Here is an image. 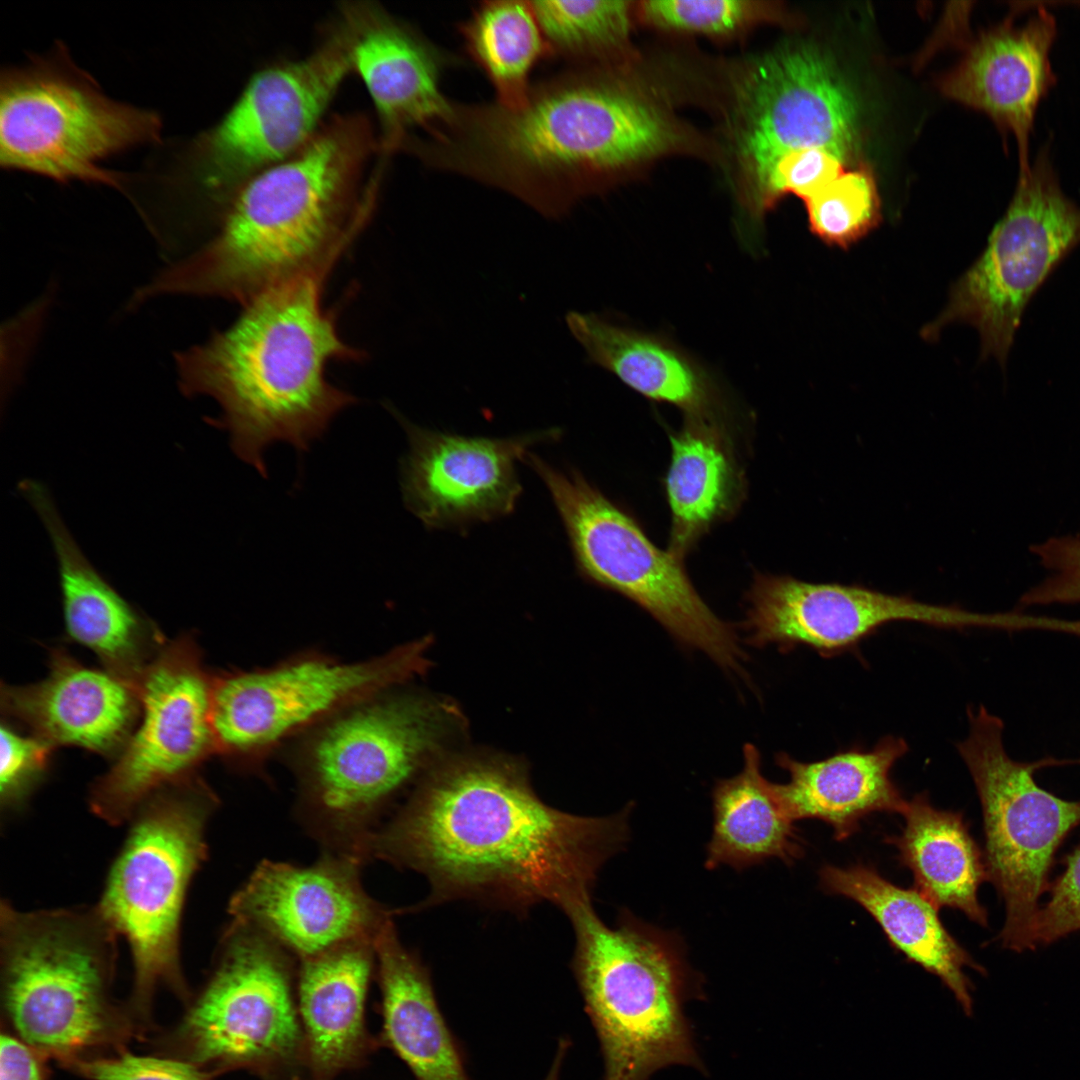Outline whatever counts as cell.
Listing matches in <instances>:
<instances>
[{"label":"cell","instance_id":"ac0fdd59","mask_svg":"<svg viewBox=\"0 0 1080 1080\" xmlns=\"http://www.w3.org/2000/svg\"><path fill=\"white\" fill-rule=\"evenodd\" d=\"M746 602V643L773 644L783 652L804 645L825 657L855 647L895 621L952 629L1013 625L1011 615L978 614L862 585L811 583L786 575L756 574Z\"/></svg>","mask_w":1080,"mask_h":1080},{"label":"cell","instance_id":"5b68a950","mask_svg":"<svg viewBox=\"0 0 1080 1080\" xmlns=\"http://www.w3.org/2000/svg\"><path fill=\"white\" fill-rule=\"evenodd\" d=\"M391 690L302 735L294 750L295 815L321 852L366 864L368 839L455 720L447 703Z\"/></svg>","mask_w":1080,"mask_h":1080},{"label":"cell","instance_id":"603a6c76","mask_svg":"<svg viewBox=\"0 0 1080 1080\" xmlns=\"http://www.w3.org/2000/svg\"><path fill=\"white\" fill-rule=\"evenodd\" d=\"M1 709L8 720L53 747L77 746L116 757L137 724L140 697L137 683L84 666L56 648L46 678L2 685Z\"/></svg>","mask_w":1080,"mask_h":1080},{"label":"cell","instance_id":"8992f818","mask_svg":"<svg viewBox=\"0 0 1080 1080\" xmlns=\"http://www.w3.org/2000/svg\"><path fill=\"white\" fill-rule=\"evenodd\" d=\"M565 914L575 935L572 970L600 1041L604 1080H646L667 1065L698 1066L683 1013L696 975L681 937L628 910L608 926L592 902Z\"/></svg>","mask_w":1080,"mask_h":1080},{"label":"cell","instance_id":"8fae6325","mask_svg":"<svg viewBox=\"0 0 1080 1080\" xmlns=\"http://www.w3.org/2000/svg\"><path fill=\"white\" fill-rule=\"evenodd\" d=\"M297 967L298 960L268 935L230 919L184 1022L192 1059L264 1080L308 1078Z\"/></svg>","mask_w":1080,"mask_h":1080},{"label":"cell","instance_id":"f546056e","mask_svg":"<svg viewBox=\"0 0 1080 1080\" xmlns=\"http://www.w3.org/2000/svg\"><path fill=\"white\" fill-rule=\"evenodd\" d=\"M665 490L671 512L669 552L683 560L716 523L729 518L744 496V477L719 418H688L670 435Z\"/></svg>","mask_w":1080,"mask_h":1080},{"label":"cell","instance_id":"52a82bcc","mask_svg":"<svg viewBox=\"0 0 1080 1080\" xmlns=\"http://www.w3.org/2000/svg\"><path fill=\"white\" fill-rule=\"evenodd\" d=\"M218 799L194 775L164 787L137 809L98 909L129 944L134 1001L148 1004L165 984L186 995L180 923L190 883L207 857L206 829Z\"/></svg>","mask_w":1080,"mask_h":1080},{"label":"cell","instance_id":"2e32d148","mask_svg":"<svg viewBox=\"0 0 1080 1080\" xmlns=\"http://www.w3.org/2000/svg\"><path fill=\"white\" fill-rule=\"evenodd\" d=\"M212 679L191 637L162 645L137 683V724L91 788L89 804L96 816L111 825L130 821L151 795L196 775L216 753Z\"/></svg>","mask_w":1080,"mask_h":1080},{"label":"cell","instance_id":"6da1fadb","mask_svg":"<svg viewBox=\"0 0 1080 1080\" xmlns=\"http://www.w3.org/2000/svg\"><path fill=\"white\" fill-rule=\"evenodd\" d=\"M629 803L602 817L544 803L518 766L464 758L434 769L370 836L366 863L421 873L430 893L396 915L472 900L519 915L543 902H592L606 862L630 838Z\"/></svg>","mask_w":1080,"mask_h":1080},{"label":"cell","instance_id":"ba28073f","mask_svg":"<svg viewBox=\"0 0 1080 1080\" xmlns=\"http://www.w3.org/2000/svg\"><path fill=\"white\" fill-rule=\"evenodd\" d=\"M117 938L97 906L22 911L1 902L3 999L27 1043L68 1055L104 1036Z\"/></svg>","mask_w":1080,"mask_h":1080},{"label":"cell","instance_id":"5bb4252c","mask_svg":"<svg viewBox=\"0 0 1080 1080\" xmlns=\"http://www.w3.org/2000/svg\"><path fill=\"white\" fill-rule=\"evenodd\" d=\"M1079 244L1080 206L1063 192L1046 143L1018 176L985 249L953 284L946 307L922 336L936 337L950 323L969 324L980 336L982 358L1004 366L1030 299Z\"/></svg>","mask_w":1080,"mask_h":1080},{"label":"cell","instance_id":"836d02e7","mask_svg":"<svg viewBox=\"0 0 1080 1080\" xmlns=\"http://www.w3.org/2000/svg\"><path fill=\"white\" fill-rule=\"evenodd\" d=\"M550 55L581 61L620 48L628 39L631 2L531 1Z\"/></svg>","mask_w":1080,"mask_h":1080},{"label":"cell","instance_id":"ffe728a7","mask_svg":"<svg viewBox=\"0 0 1080 1080\" xmlns=\"http://www.w3.org/2000/svg\"><path fill=\"white\" fill-rule=\"evenodd\" d=\"M387 408L409 440L401 462L404 503L431 529H465L510 514L522 491L517 461L530 446L561 433L550 428L507 438L463 436L419 427Z\"/></svg>","mask_w":1080,"mask_h":1080},{"label":"cell","instance_id":"8d00e7d4","mask_svg":"<svg viewBox=\"0 0 1080 1080\" xmlns=\"http://www.w3.org/2000/svg\"><path fill=\"white\" fill-rule=\"evenodd\" d=\"M0 800L2 809L21 805L46 775L53 746L33 735L18 732L3 721L0 730Z\"/></svg>","mask_w":1080,"mask_h":1080},{"label":"cell","instance_id":"d6a6232c","mask_svg":"<svg viewBox=\"0 0 1080 1080\" xmlns=\"http://www.w3.org/2000/svg\"><path fill=\"white\" fill-rule=\"evenodd\" d=\"M469 56L485 73L497 100L516 107L532 85L535 65L550 55L531 1H485L460 26Z\"/></svg>","mask_w":1080,"mask_h":1080},{"label":"cell","instance_id":"1f68e13d","mask_svg":"<svg viewBox=\"0 0 1080 1080\" xmlns=\"http://www.w3.org/2000/svg\"><path fill=\"white\" fill-rule=\"evenodd\" d=\"M743 757L740 773L714 785L705 866L712 870L726 865L741 871L770 859L793 864L804 849L795 821L780 798L777 783L764 777L758 749L745 744Z\"/></svg>","mask_w":1080,"mask_h":1080},{"label":"cell","instance_id":"d590c367","mask_svg":"<svg viewBox=\"0 0 1080 1080\" xmlns=\"http://www.w3.org/2000/svg\"><path fill=\"white\" fill-rule=\"evenodd\" d=\"M640 11L646 22L663 29L727 35L767 18L771 8L747 0H649Z\"/></svg>","mask_w":1080,"mask_h":1080},{"label":"cell","instance_id":"484cf974","mask_svg":"<svg viewBox=\"0 0 1080 1080\" xmlns=\"http://www.w3.org/2000/svg\"><path fill=\"white\" fill-rule=\"evenodd\" d=\"M907 751L904 739L886 736L872 749L853 748L816 762L778 753L776 764L789 774L787 783H777L778 793L793 821H824L842 841L871 813L901 814L907 800L892 781L891 770Z\"/></svg>","mask_w":1080,"mask_h":1080},{"label":"cell","instance_id":"83f0119b","mask_svg":"<svg viewBox=\"0 0 1080 1080\" xmlns=\"http://www.w3.org/2000/svg\"><path fill=\"white\" fill-rule=\"evenodd\" d=\"M381 991V1041L416 1080H469L457 1044L438 1007L429 969L406 947L394 921L374 941Z\"/></svg>","mask_w":1080,"mask_h":1080},{"label":"cell","instance_id":"f35d334b","mask_svg":"<svg viewBox=\"0 0 1080 1080\" xmlns=\"http://www.w3.org/2000/svg\"><path fill=\"white\" fill-rule=\"evenodd\" d=\"M1035 928L1036 945H1049L1080 931V846L1067 855L1065 869L1049 886Z\"/></svg>","mask_w":1080,"mask_h":1080},{"label":"cell","instance_id":"30bf717a","mask_svg":"<svg viewBox=\"0 0 1080 1080\" xmlns=\"http://www.w3.org/2000/svg\"><path fill=\"white\" fill-rule=\"evenodd\" d=\"M523 460L550 492L583 576L635 602L683 646L743 673L747 655L733 625L700 597L681 559L655 546L628 513L579 473L559 470L531 452Z\"/></svg>","mask_w":1080,"mask_h":1080},{"label":"cell","instance_id":"60d3db41","mask_svg":"<svg viewBox=\"0 0 1080 1080\" xmlns=\"http://www.w3.org/2000/svg\"><path fill=\"white\" fill-rule=\"evenodd\" d=\"M0 1043V1080H41L37 1060L26 1045L9 1035H2Z\"/></svg>","mask_w":1080,"mask_h":1080},{"label":"cell","instance_id":"e0dca14e","mask_svg":"<svg viewBox=\"0 0 1080 1080\" xmlns=\"http://www.w3.org/2000/svg\"><path fill=\"white\" fill-rule=\"evenodd\" d=\"M733 137L747 190L781 156L856 151L857 108L832 62L807 45L785 46L749 64L734 86Z\"/></svg>","mask_w":1080,"mask_h":1080},{"label":"cell","instance_id":"cb8c5ba5","mask_svg":"<svg viewBox=\"0 0 1080 1080\" xmlns=\"http://www.w3.org/2000/svg\"><path fill=\"white\" fill-rule=\"evenodd\" d=\"M19 491L39 515L57 559L68 636L92 650L105 669L137 683L164 642L84 556L39 482L23 480Z\"/></svg>","mask_w":1080,"mask_h":1080},{"label":"cell","instance_id":"e575fe53","mask_svg":"<svg viewBox=\"0 0 1080 1080\" xmlns=\"http://www.w3.org/2000/svg\"><path fill=\"white\" fill-rule=\"evenodd\" d=\"M804 202L811 232L841 249L864 238L880 220L876 186L864 169L845 170Z\"/></svg>","mask_w":1080,"mask_h":1080},{"label":"cell","instance_id":"44dd1931","mask_svg":"<svg viewBox=\"0 0 1080 1080\" xmlns=\"http://www.w3.org/2000/svg\"><path fill=\"white\" fill-rule=\"evenodd\" d=\"M336 22L374 102L382 151L398 150L410 130L427 131L451 113L440 87L449 58L431 42L374 2L342 3Z\"/></svg>","mask_w":1080,"mask_h":1080},{"label":"cell","instance_id":"9a60e30c","mask_svg":"<svg viewBox=\"0 0 1080 1080\" xmlns=\"http://www.w3.org/2000/svg\"><path fill=\"white\" fill-rule=\"evenodd\" d=\"M353 71L336 23L302 59L255 73L223 118L198 141V174L216 222L233 193L304 147Z\"/></svg>","mask_w":1080,"mask_h":1080},{"label":"cell","instance_id":"7a4b0ae2","mask_svg":"<svg viewBox=\"0 0 1080 1080\" xmlns=\"http://www.w3.org/2000/svg\"><path fill=\"white\" fill-rule=\"evenodd\" d=\"M379 149L364 115L332 117L299 151L243 183L213 234L135 288L129 308L171 297L244 306L290 279L338 262L369 217L374 191H363V181Z\"/></svg>","mask_w":1080,"mask_h":1080},{"label":"cell","instance_id":"ab89813d","mask_svg":"<svg viewBox=\"0 0 1080 1080\" xmlns=\"http://www.w3.org/2000/svg\"><path fill=\"white\" fill-rule=\"evenodd\" d=\"M76 1064L81 1074L92 1080H212L193 1063L130 1053Z\"/></svg>","mask_w":1080,"mask_h":1080},{"label":"cell","instance_id":"277c9868","mask_svg":"<svg viewBox=\"0 0 1080 1080\" xmlns=\"http://www.w3.org/2000/svg\"><path fill=\"white\" fill-rule=\"evenodd\" d=\"M326 263L258 295L227 327L173 354L179 391L206 396L221 413L208 422L228 431L234 453L266 476L269 445L306 451L357 398L330 383L332 361L365 353L339 334L337 309L323 306Z\"/></svg>","mask_w":1080,"mask_h":1080},{"label":"cell","instance_id":"d6986e66","mask_svg":"<svg viewBox=\"0 0 1080 1080\" xmlns=\"http://www.w3.org/2000/svg\"><path fill=\"white\" fill-rule=\"evenodd\" d=\"M363 865L326 852L304 866L262 860L232 895L229 915L259 929L298 961L351 941L374 942L395 913L367 893Z\"/></svg>","mask_w":1080,"mask_h":1080},{"label":"cell","instance_id":"7402d4cb","mask_svg":"<svg viewBox=\"0 0 1080 1080\" xmlns=\"http://www.w3.org/2000/svg\"><path fill=\"white\" fill-rule=\"evenodd\" d=\"M1056 36V20L1045 8L1022 24L1006 18L982 32L942 80L946 95L987 114L1015 138L1019 175L1030 169L1036 111L1056 81L1050 62Z\"/></svg>","mask_w":1080,"mask_h":1080},{"label":"cell","instance_id":"74e56055","mask_svg":"<svg viewBox=\"0 0 1080 1080\" xmlns=\"http://www.w3.org/2000/svg\"><path fill=\"white\" fill-rule=\"evenodd\" d=\"M1048 575L1021 598L1024 605L1080 602V537L1061 536L1033 545Z\"/></svg>","mask_w":1080,"mask_h":1080},{"label":"cell","instance_id":"b9f144b4","mask_svg":"<svg viewBox=\"0 0 1080 1080\" xmlns=\"http://www.w3.org/2000/svg\"><path fill=\"white\" fill-rule=\"evenodd\" d=\"M566 1049H567L566 1042L561 1041L560 1045H559V1048H558V1051H557V1054L555 1056L553 1065H552L548 1075L546 1076V1078L544 1080H558L559 1079L560 1068H561V1065H562V1061H563Z\"/></svg>","mask_w":1080,"mask_h":1080},{"label":"cell","instance_id":"7c38bea8","mask_svg":"<svg viewBox=\"0 0 1080 1080\" xmlns=\"http://www.w3.org/2000/svg\"><path fill=\"white\" fill-rule=\"evenodd\" d=\"M968 717V736L957 749L981 804L988 880L1005 907L998 939L1014 952L1034 950L1040 897L1049 888L1059 846L1080 824V801L1059 798L1034 779L1038 769L1066 761L1013 760L1003 745L999 717L984 706L970 708Z\"/></svg>","mask_w":1080,"mask_h":1080},{"label":"cell","instance_id":"4fadbf2b","mask_svg":"<svg viewBox=\"0 0 1080 1080\" xmlns=\"http://www.w3.org/2000/svg\"><path fill=\"white\" fill-rule=\"evenodd\" d=\"M427 642L414 641L361 661L309 653L270 667L214 676L211 724L216 753L238 767L255 769L288 740L424 672Z\"/></svg>","mask_w":1080,"mask_h":1080},{"label":"cell","instance_id":"4dcf8cb0","mask_svg":"<svg viewBox=\"0 0 1080 1080\" xmlns=\"http://www.w3.org/2000/svg\"><path fill=\"white\" fill-rule=\"evenodd\" d=\"M901 815L903 830L887 841L913 874L916 889L938 909L960 910L987 927V910L978 899L980 885L988 880L984 854L963 815L935 808L927 793L906 801Z\"/></svg>","mask_w":1080,"mask_h":1080},{"label":"cell","instance_id":"9c48e42d","mask_svg":"<svg viewBox=\"0 0 1080 1080\" xmlns=\"http://www.w3.org/2000/svg\"><path fill=\"white\" fill-rule=\"evenodd\" d=\"M151 110L106 96L63 48L10 67L0 80V163L60 183L122 188L125 179L101 162L159 140Z\"/></svg>","mask_w":1080,"mask_h":1080},{"label":"cell","instance_id":"f1b7e54d","mask_svg":"<svg viewBox=\"0 0 1080 1080\" xmlns=\"http://www.w3.org/2000/svg\"><path fill=\"white\" fill-rule=\"evenodd\" d=\"M565 321L588 359L634 391L672 404L688 418H719L721 397L716 383L676 345L594 313L571 311Z\"/></svg>","mask_w":1080,"mask_h":1080},{"label":"cell","instance_id":"4316f807","mask_svg":"<svg viewBox=\"0 0 1080 1080\" xmlns=\"http://www.w3.org/2000/svg\"><path fill=\"white\" fill-rule=\"evenodd\" d=\"M821 887L849 898L879 924L889 943L905 958L937 976L953 993L963 1011L973 1010V985L965 973L985 969L970 956L942 924L938 908L916 888L893 884L868 865H824Z\"/></svg>","mask_w":1080,"mask_h":1080},{"label":"cell","instance_id":"3957f363","mask_svg":"<svg viewBox=\"0 0 1080 1080\" xmlns=\"http://www.w3.org/2000/svg\"><path fill=\"white\" fill-rule=\"evenodd\" d=\"M681 134L652 100L609 77L566 71L516 107L453 103L425 139V164L560 218L596 181L671 151Z\"/></svg>","mask_w":1080,"mask_h":1080},{"label":"cell","instance_id":"d4e9b609","mask_svg":"<svg viewBox=\"0 0 1080 1080\" xmlns=\"http://www.w3.org/2000/svg\"><path fill=\"white\" fill-rule=\"evenodd\" d=\"M374 942L351 941L298 961L297 1004L309 1080L360 1067L375 1047L365 1022Z\"/></svg>","mask_w":1080,"mask_h":1080}]
</instances>
